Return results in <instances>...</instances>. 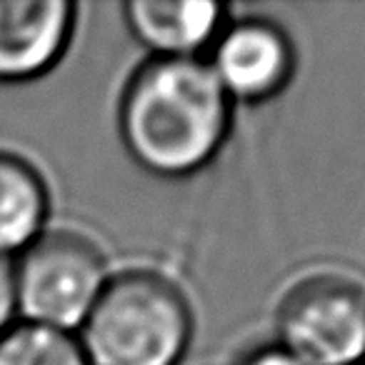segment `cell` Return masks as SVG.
Listing matches in <instances>:
<instances>
[{
	"label": "cell",
	"mask_w": 365,
	"mask_h": 365,
	"mask_svg": "<svg viewBox=\"0 0 365 365\" xmlns=\"http://www.w3.org/2000/svg\"><path fill=\"white\" fill-rule=\"evenodd\" d=\"M233 103L203 58L143 63L123 88L118 130L130 158L158 178H188L218 158Z\"/></svg>",
	"instance_id": "6da1fadb"
},
{
	"label": "cell",
	"mask_w": 365,
	"mask_h": 365,
	"mask_svg": "<svg viewBox=\"0 0 365 365\" xmlns=\"http://www.w3.org/2000/svg\"><path fill=\"white\" fill-rule=\"evenodd\" d=\"M193 328V308L173 280L130 268L110 273L76 338L91 365H180Z\"/></svg>",
	"instance_id": "7a4b0ae2"
},
{
	"label": "cell",
	"mask_w": 365,
	"mask_h": 365,
	"mask_svg": "<svg viewBox=\"0 0 365 365\" xmlns=\"http://www.w3.org/2000/svg\"><path fill=\"white\" fill-rule=\"evenodd\" d=\"M18 318L76 335L110 270L101 245L73 228H48L13 260Z\"/></svg>",
	"instance_id": "3957f363"
},
{
	"label": "cell",
	"mask_w": 365,
	"mask_h": 365,
	"mask_svg": "<svg viewBox=\"0 0 365 365\" xmlns=\"http://www.w3.org/2000/svg\"><path fill=\"white\" fill-rule=\"evenodd\" d=\"M275 343L303 365L365 360V288L345 275L318 273L290 285L275 310Z\"/></svg>",
	"instance_id": "277c9868"
},
{
	"label": "cell",
	"mask_w": 365,
	"mask_h": 365,
	"mask_svg": "<svg viewBox=\"0 0 365 365\" xmlns=\"http://www.w3.org/2000/svg\"><path fill=\"white\" fill-rule=\"evenodd\" d=\"M203 58L233 106L278 98L295 73V46L275 21L258 16L225 21Z\"/></svg>",
	"instance_id": "5b68a950"
},
{
	"label": "cell",
	"mask_w": 365,
	"mask_h": 365,
	"mask_svg": "<svg viewBox=\"0 0 365 365\" xmlns=\"http://www.w3.org/2000/svg\"><path fill=\"white\" fill-rule=\"evenodd\" d=\"M71 0H0V86H28L53 73L78 31Z\"/></svg>",
	"instance_id": "8992f818"
},
{
	"label": "cell",
	"mask_w": 365,
	"mask_h": 365,
	"mask_svg": "<svg viewBox=\"0 0 365 365\" xmlns=\"http://www.w3.org/2000/svg\"><path fill=\"white\" fill-rule=\"evenodd\" d=\"M228 8L208 0H128L123 6L130 36L163 61L203 58L225 26Z\"/></svg>",
	"instance_id": "52a82bcc"
},
{
	"label": "cell",
	"mask_w": 365,
	"mask_h": 365,
	"mask_svg": "<svg viewBox=\"0 0 365 365\" xmlns=\"http://www.w3.org/2000/svg\"><path fill=\"white\" fill-rule=\"evenodd\" d=\"M53 195L48 178L23 153L0 148V258L16 260L48 228Z\"/></svg>",
	"instance_id": "ba28073f"
},
{
	"label": "cell",
	"mask_w": 365,
	"mask_h": 365,
	"mask_svg": "<svg viewBox=\"0 0 365 365\" xmlns=\"http://www.w3.org/2000/svg\"><path fill=\"white\" fill-rule=\"evenodd\" d=\"M0 365H91L76 335L18 320L0 335Z\"/></svg>",
	"instance_id": "9c48e42d"
},
{
	"label": "cell",
	"mask_w": 365,
	"mask_h": 365,
	"mask_svg": "<svg viewBox=\"0 0 365 365\" xmlns=\"http://www.w3.org/2000/svg\"><path fill=\"white\" fill-rule=\"evenodd\" d=\"M16 278H13V260L0 258V335L18 323Z\"/></svg>",
	"instance_id": "30bf717a"
},
{
	"label": "cell",
	"mask_w": 365,
	"mask_h": 365,
	"mask_svg": "<svg viewBox=\"0 0 365 365\" xmlns=\"http://www.w3.org/2000/svg\"><path fill=\"white\" fill-rule=\"evenodd\" d=\"M235 365H303V363L293 353H288L283 345L273 340V343L250 348Z\"/></svg>",
	"instance_id": "8fae6325"
},
{
	"label": "cell",
	"mask_w": 365,
	"mask_h": 365,
	"mask_svg": "<svg viewBox=\"0 0 365 365\" xmlns=\"http://www.w3.org/2000/svg\"><path fill=\"white\" fill-rule=\"evenodd\" d=\"M360 365H365V363H360Z\"/></svg>",
	"instance_id": "7c38bea8"
}]
</instances>
